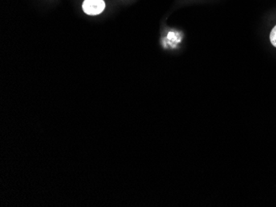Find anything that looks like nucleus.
Masks as SVG:
<instances>
[{"mask_svg":"<svg viewBox=\"0 0 276 207\" xmlns=\"http://www.w3.org/2000/svg\"><path fill=\"white\" fill-rule=\"evenodd\" d=\"M269 38H270V42H271L272 45H273L274 47H276V26L274 28L272 29L271 32H270V36H269Z\"/></svg>","mask_w":276,"mask_h":207,"instance_id":"obj_2","label":"nucleus"},{"mask_svg":"<svg viewBox=\"0 0 276 207\" xmlns=\"http://www.w3.org/2000/svg\"><path fill=\"white\" fill-rule=\"evenodd\" d=\"M82 8L88 15H98L104 11L105 3L104 0H84Z\"/></svg>","mask_w":276,"mask_h":207,"instance_id":"obj_1","label":"nucleus"}]
</instances>
